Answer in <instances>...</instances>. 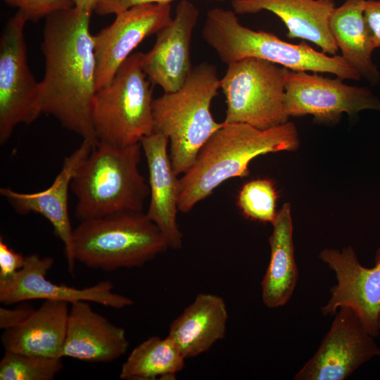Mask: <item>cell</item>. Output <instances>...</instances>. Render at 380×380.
I'll use <instances>...</instances> for the list:
<instances>
[{
	"label": "cell",
	"instance_id": "cell-1",
	"mask_svg": "<svg viewBox=\"0 0 380 380\" xmlns=\"http://www.w3.org/2000/svg\"><path fill=\"white\" fill-rule=\"evenodd\" d=\"M91 15L74 7L46 18L42 42L45 72L39 82V101L42 113L52 115L94 147L98 139L91 104L96 91V61Z\"/></svg>",
	"mask_w": 380,
	"mask_h": 380
},
{
	"label": "cell",
	"instance_id": "cell-2",
	"mask_svg": "<svg viewBox=\"0 0 380 380\" xmlns=\"http://www.w3.org/2000/svg\"><path fill=\"white\" fill-rule=\"evenodd\" d=\"M299 138L292 122L267 129L246 123H224L204 144L194 163L179 178V211L186 213L224 181L246 177L255 158L298 148Z\"/></svg>",
	"mask_w": 380,
	"mask_h": 380
},
{
	"label": "cell",
	"instance_id": "cell-3",
	"mask_svg": "<svg viewBox=\"0 0 380 380\" xmlns=\"http://www.w3.org/2000/svg\"><path fill=\"white\" fill-rule=\"evenodd\" d=\"M141 143L116 146L99 141L72 178L80 221L123 211H142L149 186L139 170Z\"/></svg>",
	"mask_w": 380,
	"mask_h": 380
},
{
	"label": "cell",
	"instance_id": "cell-4",
	"mask_svg": "<svg viewBox=\"0 0 380 380\" xmlns=\"http://www.w3.org/2000/svg\"><path fill=\"white\" fill-rule=\"evenodd\" d=\"M236 15L232 10L211 8L202 29L205 42L227 65L252 57L293 71L330 73L342 80L362 78L341 55L329 56L304 41L293 44L271 32L251 30L243 26Z\"/></svg>",
	"mask_w": 380,
	"mask_h": 380
},
{
	"label": "cell",
	"instance_id": "cell-5",
	"mask_svg": "<svg viewBox=\"0 0 380 380\" xmlns=\"http://www.w3.org/2000/svg\"><path fill=\"white\" fill-rule=\"evenodd\" d=\"M219 89L216 68L205 62L192 68L178 90L153 99V132L168 138L170 158L177 175L190 168L204 144L224 125L210 112Z\"/></svg>",
	"mask_w": 380,
	"mask_h": 380
},
{
	"label": "cell",
	"instance_id": "cell-6",
	"mask_svg": "<svg viewBox=\"0 0 380 380\" xmlns=\"http://www.w3.org/2000/svg\"><path fill=\"white\" fill-rule=\"evenodd\" d=\"M168 248L160 230L143 211L80 221L73 229L75 261L103 271L141 267Z\"/></svg>",
	"mask_w": 380,
	"mask_h": 380
},
{
	"label": "cell",
	"instance_id": "cell-7",
	"mask_svg": "<svg viewBox=\"0 0 380 380\" xmlns=\"http://www.w3.org/2000/svg\"><path fill=\"white\" fill-rule=\"evenodd\" d=\"M143 54L132 53L113 80L96 91L91 122L98 142L128 146L153 132V99L142 68Z\"/></svg>",
	"mask_w": 380,
	"mask_h": 380
},
{
	"label": "cell",
	"instance_id": "cell-8",
	"mask_svg": "<svg viewBox=\"0 0 380 380\" xmlns=\"http://www.w3.org/2000/svg\"><path fill=\"white\" fill-rule=\"evenodd\" d=\"M289 70L252 57L227 65L220 79L227 103L223 122L246 123L260 129L287 122L284 97Z\"/></svg>",
	"mask_w": 380,
	"mask_h": 380
},
{
	"label": "cell",
	"instance_id": "cell-9",
	"mask_svg": "<svg viewBox=\"0 0 380 380\" xmlns=\"http://www.w3.org/2000/svg\"><path fill=\"white\" fill-rule=\"evenodd\" d=\"M28 21L20 11L5 25L0 39V144L19 124L32 123L42 114L39 82L31 73L24 28Z\"/></svg>",
	"mask_w": 380,
	"mask_h": 380
},
{
	"label": "cell",
	"instance_id": "cell-10",
	"mask_svg": "<svg viewBox=\"0 0 380 380\" xmlns=\"http://www.w3.org/2000/svg\"><path fill=\"white\" fill-rule=\"evenodd\" d=\"M333 317L317 350L296 373L294 380H344L380 356L374 337L354 310L341 308Z\"/></svg>",
	"mask_w": 380,
	"mask_h": 380
},
{
	"label": "cell",
	"instance_id": "cell-11",
	"mask_svg": "<svg viewBox=\"0 0 380 380\" xmlns=\"http://www.w3.org/2000/svg\"><path fill=\"white\" fill-rule=\"evenodd\" d=\"M343 80L289 70L284 97L287 115H310L315 122L333 124L343 113L353 115L364 110L380 111V99L369 89L348 85Z\"/></svg>",
	"mask_w": 380,
	"mask_h": 380
},
{
	"label": "cell",
	"instance_id": "cell-12",
	"mask_svg": "<svg viewBox=\"0 0 380 380\" xmlns=\"http://www.w3.org/2000/svg\"><path fill=\"white\" fill-rule=\"evenodd\" d=\"M319 257L334 272L336 279L330 288L329 299L320 308L322 315L334 316L341 308H350L361 317L369 333L374 338L379 336L380 247L375 254L374 265L369 268L360 264L350 246L341 251L324 248Z\"/></svg>",
	"mask_w": 380,
	"mask_h": 380
},
{
	"label": "cell",
	"instance_id": "cell-13",
	"mask_svg": "<svg viewBox=\"0 0 380 380\" xmlns=\"http://www.w3.org/2000/svg\"><path fill=\"white\" fill-rule=\"evenodd\" d=\"M93 35L96 61V90L108 84L133 50L172 20L170 4H146L118 13Z\"/></svg>",
	"mask_w": 380,
	"mask_h": 380
},
{
	"label": "cell",
	"instance_id": "cell-14",
	"mask_svg": "<svg viewBox=\"0 0 380 380\" xmlns=\"http://www.w3.org/2000/svg\"><path fill=\"white\" fill-rule=\"evenodd\" d=\"M53 264L51 257L37 254L26 256L24 266L14 276L0 279V302L11 305L29 300H57L69 304L87 301L115 309L134 304L130 298L115 293L110 281L83 289L56 284L46 278Z\"/></svg>",
	"mask_w": 380,
	"mask_h": 380
},
{
	"label": "cell",
	"instance_id": "cell-15",
	"mask_svg": "<svg viewBox=\"0 0 380 380\" xmlns=\"http://www.w3.org/2000/svg\"><path fill=\"white\" fill-rule=\"evenodd\" d=\"M198 15L193 3L181 0L171 22L156 34L152 49L143 54L144 72L164 93L178 90L190 74L191 41Z\"/></svg>",
	"mask_w": 380,
	"mask_h": 380
},
{
	"label": "cell",
	"instance_id": "cell-16",
	"mask_svg": "<svg viewBox=\"0 0 380 380\" xmlns=\"http://www.w3.org/2000/svg\"><path fill=\"white\" fill-rule=\"evenodd\" d=\"M92 148L89 142L83 140L77 149L65 158L54 181L44 190L22 193L8 187L0 189L1 195L17 213L40 214L50 222L55 234L63 243L68 270L71 273L76 261L72 249L73 229L68 213V192L72 178Z\"/></svg>",
	"mask_w": 380,
	"mask_h": 380
},
{
	"label": "cell",
	"instance_id": "cell-17",
	"mask_svg": "<svg viewBox=\"0 0 380 380\" xmlns=\"http://www.w3.org/2000/svg\"><path fill=\"white\" fill-rule=\"evenodd\" d=\"M140 143L148 170L150 203L146 214L160 230L169 248L179 249L183 241L177 222L179 179L167 153L169 139L153 132Z\"/></svg>",
	"mask_w": 380,
	"mask_h": 380
},
{
	"label": "cell",
	"instance_id": "cell-18",
	"mask_svg": "<svg viewBox=\"0 0 380 380\" xmlns=\"http://www.w3.org/2000/svg\"><path fill=\"white\" fill-rule=\"evenodd\" d=\"M128 347L124 329L95 312L89 302L70 303L63 357L109 362L123 355Z\"/></svg>",
	"mask_w": 380,
	"mask_h": 380
},
{
	"label": "cell",
	"instance_id": "cell-19",
	"mask_svg": "<svg viewBox=\"0 0 380 380\" xmlns=\"http://www.w3.org/2000/svg\"><path fill=\"white\" fill-rule=\"evenodd\" d=\"M231 6L239 15L270 11L283 21L289 39L312 42L330 56L336 55L339 50L329 24L335 8L333 0H232Z\"/></svg>",
	"mask_w": 380,
	"mask_h": 380
},
{
	"label": "cell",
	"instance_id": "cell-20",
	"mask_svg": "<svg viewBox=\"0 0 380 380\" xmlns=\"http://www.w3.org/2000/svg\"><path fill=\"white\" fill-rule=\"evenodd\" d=\"M227 319V305L221 296L200 293L173 320L167 336L186 359L196 357L224 338Z\"/></svg>",
	"mask_w": 380,
	"mask_h": 380
},
{
	"label": "cell",
	"instance_id": "cell-21",
	"mask_svg": "<svg viewBox=\"0 0 380 380\" xmlns=\"http://www.w3.org/2000/svg\"><path fill=\"white\" fill-rule=\"evenodd\" d=\"M69 303L44 300L20 325L4 330L1 343L5 351L62 358Z\"/></svg>",
	"mask_w": 380,
	"mask_h": 380
},
{
	"label": "cell",
	"instance_id": "cell-22",
	"mask_svg": "<svg viewBox=\"0 0 380 380\" xmlns=\"http://www.w3.org/2000/svg\"><path fill=\"white\" fill-rule=\"evenodd\" d=\"M269 238L270 262L261 282L264 305L271 309L285 305L291 299L298 280L295 260L291 205L286 203L277 212Z\"/></svg>",
	"mask_w": 380,
	"mask_h": 380
},
{
	"label": "cell",
	"instance_id": "cell-23",
	"mask_svg": "<svg viewBox=\"0 0 380 380\" xmlns=\"http://www.w3.org/2000/svg\"><path fill=\"white\" fill-rule=\"evenodd\" d=\"M366 0H346L334 8L329 29L344 60L372 85L380 81V72L372 59L375 49L364 17Z\"/></svg>",
	"mask_w": 380,
	"mask_h": 380
},
{
	"label": "cell",
	"instance_id": "cell-24",
	"mask_svg": "<svg viewBox=\"0 0 380 380\" xmlns=\"http://www.w3.org/2000/svg\"><path fill=\"white\" fill-rule=\"evenodd\" d=\"M186 357L169 337L151 336L129 353L120 377L125 380L174 379L185 365Z\"/></svg>",
	"mask_w": 380,
	"mask_h": 380
},
{
	"label": "cell",
	"instance_id": "cell-25",
	"mask_svg": "<svg viewBox=\"0 0 380 380\" xmlns=\"http://www.w3.org/2000/svg\"><path fill=\"white\" fill-rule=\"evenodd\" d=\"M62 358L5 351L1 380H51L63 369Z\"/></svg>",
	"mask_w": 380,
	"mask_h": 380
},
{
	"label": "cell",
	"instance_id": "cell-26",
	"mask_svg": "<svg viewBox=\"0 0 380 380\" xmlns=\"http://www.w3.org/2000/svg\"><path fill=\"white\" fill-rule=\"evenodd\" d=\"M278 195L273 182L257 179L246 182L237 197V205L248 219L262 222H274Z\"/></svg>",
	"mask_w": 380,
	"mask_h": 380
},
{
	"label": "cell",
	"instance_id": "cell-27",
	"mask_svg": "<svg viewBox=\"0 0 380 380\" xmlns=\"http://www.w3.org/2000/svg\"><path fill=\"white\" fill-rule=\"evenodd\" d=\"M5 3L23 13L28 20L37 21L61 11L75 7L72 0H4Z\"/></svg>",
	"mask_w": 380,
	"mask_h": 380
},
{
	"label": "cell",
	"instance_id": "cell-28",
	"mask_svg": "<svg viewBox=\"0 0 380 380\" xmlns=\"http://www.w3.org/2000/svg\"><path fill=\"white\" fill-rule=\"evenodd\" d=\"M26 256L14 251L0 238V279L14 276L25 265Z\"/></svg>",
	"mask_w": 380,
	"mask_h": 380
},
{
	"label": "cell",
	"instance_id": "cell-29",
	"mask_svg": "<svg viewBox=\"0 0 380 380\" xmlns=\"http://www.w3.org/2000/svg\"><path fill=\"white\" fill-rule=\"evenodd\" d=\"M172 1L174 0H99L94 12L99 15H117L135 6L146 4H170Z\"/></svg>",
	"mask_w": 380,
	"mask_h": 380
},
{
	"label": "cell",
	"instance_id": "cell-30",
	"mask_svg": "<svg viewBox=\"0 0 380 380\" xmlns=\"http://www.w3.org/2000/svg\"><path fill=\"white\" fill-rule=\"evenodd\" d=\"M364 17L374 48H380V1L366 0Z\"/></svg>",
	"mask_w": 380,
	"mask_h": 380
},
{
	"label": "cell",
	"instance_id": "cell-31",
	"mask_svg": "<svg viewBox=\"0 0 380 380\" xmlns=\"http://www.w3.org/2000/svg\"><path fill=\"white\" fill-rule=\"evenodd\" d=\"M33 310L34 309L30 308H1L0 328L6 330L20 325L30 316Z\"/></svg>",
	"mask_w": 380,
	"mask_h": 380
},
{
	"label": "cell",
	"instance_id": "cell-32",
	"mask_svg": "<svg viewBox=\"0 0 380 380\" xmlns=\"http://www.w3.org/2000/svg\"><path fill=\"white\" fill-rule=\"evenodd\" d=\"M75 8L92 13L99 0H72Z\"/></svg>",
	"mask_w": 380,
	"mask_h": 380
},
{
	"label": "cell",
	"instance_id": "cell-33",
	"mask_svg": "<svg viewBox=\"0 0 380 380\" xmlns=\"http://www.w3.org/2000/svg\"><path fill=\"white\" fill-rule=\"evenodd\" d=\"M378 326H379V331H380V315H379V317Z\"/></svg>",
	"mask_w": 380,
	"mask_h": 380
},
{
	"label": "cell",
	"instance_id": "cell-34",
	"mask_svg": "<svg viewBox=\"0 0 380 380\" xmlns=\"http://www.w3.org/2000/svg\"><path fill=\"white\" fill-rule=\"evenodd\" d=\"M323 1H329V0H323Z\"/></svg>",
	"mask_w": 380,
	"mask_h": 380
}]
</instances>
